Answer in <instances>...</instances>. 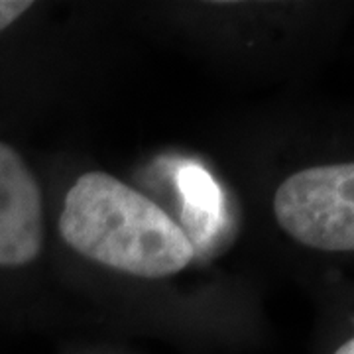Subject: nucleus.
Masks as SVG:
<instances>
[{
    "label": "nucleus",
    "instance_id": "1",
    "mask_svg": "<svg viewBox=\"0 0 354 354\" xmlns=\"http://www.w3.org/2000/svg\"><path fill=\"white\" fill-rule=\"evenodd\" d=\"M57 227L71 250L134 278H169L195 258L179 223L104 171H87L71 185Z\"/></svg>",
    "mask_w": 354,
    "mask_h": 354
},
{
    "label": "nucleus",
    "instance_id": "2",
    "mask_svg": "<svg viewBox=\"0 0 354 354\" xmlns=\"http://www.w3.org/2000/svg\"><path fill=\"white\" fill-rule=\"evenodd\" d=\"M274 216L295 242L354 252V162L305 167L279 183Z\"/></svg>",
    "mask_w": 354,
    "mask_h": 354
},
{
    "label": "nucleus",
    "instance_id": "3",
    "mask_svg": "<svg viewBox=\"0 0 354 354\" xmlns=\"http://www.w3.org/2000/svg\"><path fill=\"white\" fill-rule=\"evenodd\" d=\"M46 241L44 195L20 152L0 142V268L38 260Z\"/></svg>",
    "mask_w": 354,
    "mask_h": 354
},
{
    "label": "nucleus",
    "instance_id": "4",
    "mask_svg": "<svg viewBox=\"0 0 354 354\" xmlns=\"http://www.w3.org/2000/svg\"><path fill=\"white\" fill-rule=\"evenodd\" d=\"M176 185L181 193V230L193 252H203L225 227V197L221 185L201 164L179 165Z\"/></svg>",
    "mask_w": 354,
    "mask_h": 354
},
{
    "label": "nucleus",
    "instance_id": "5",
    "mask_svg": "<svg viewBox=\"0 0 354 354\" xmlns=\"http://www.w3.org/2000/svg\"><path fill=\"white\" fill-rule=\"evenodd\" d=\"M32 6H34L32 2H24V0H0V32L14 24Z\"/></svg>",
    "mask_w": 354,
    "mask_h": 354
},
{
    "label": "nucleus",
    "instance_id": "6",
    "mask_svg": "<svg viewBox=\"0 0 354 354\" xmlns=\"http://www.w3.org/2000/svg\"><path fill=\"white\" fill-rule=\"evenodd\" d=\"M333 354H354V337L353 339H348V341L342 342L341 346H339Z\"/></svg>",
    "mask_w": 354,
    "mask_h": 354
}]
</instances>
